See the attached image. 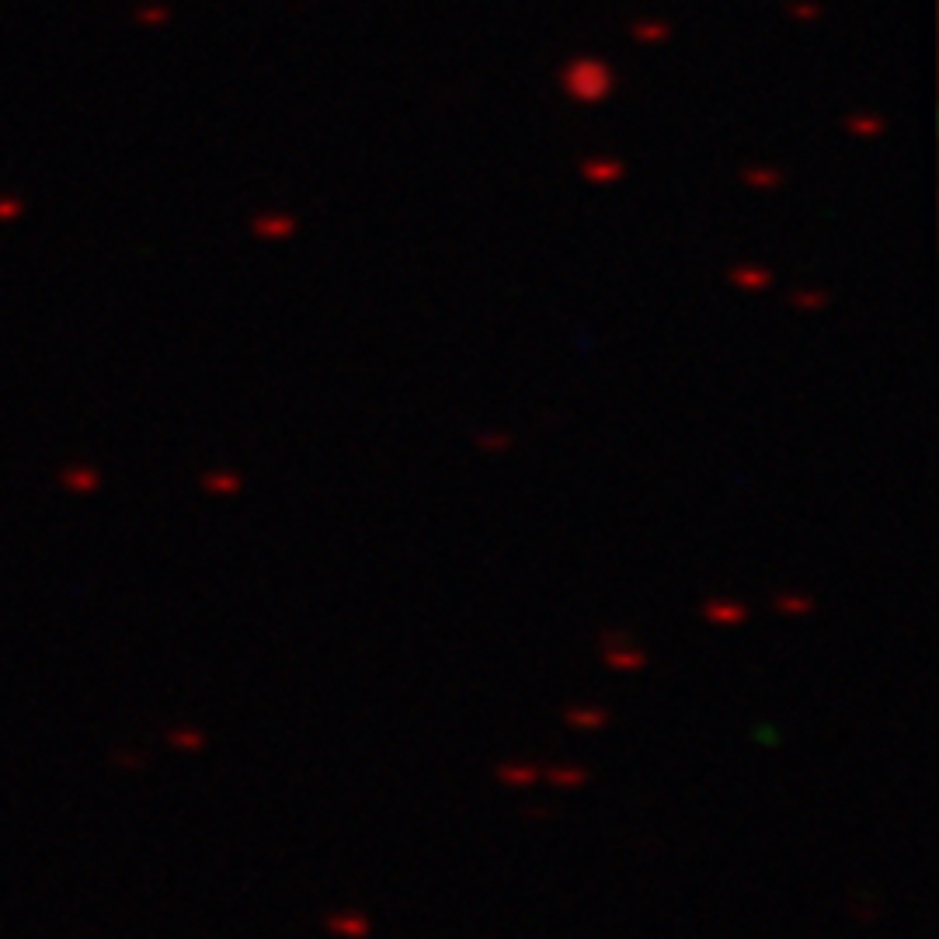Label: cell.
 Segmentation results:
<instances>
[{
    "label": "cell",
    "instance_id": "cell-1",
    "mask_svg": "<svg viewBox=\"0 0 939 939\" xmlns=\"http://www.w3.org/2000/svg\"><path fill=\"white\" fill-rule=\"evenodd\" d=\"M560 84H564L567 98L578 101V105H599L613 94V67L602 60H592V56H581V60H571L560 74Z\"/></svg>",
    "mask_w": 939,
    "mask_h": 939
},
{
    "label": "cell",
    "instance_id": "cell-2",
    "mask_svg": "<svg viewBox=\"0 0 939 939\" xmlns=\"http://www.w3.org/2000/svg\"><path fill=\"white\" fill-rule=\"evenodd\" d=\"M623 174H626V167H623V160H616V157H592L581 164V178L592 181V185H613Z\"/></svg>",
    "mask_w": 939,
    "mask_h": 939
},
{
    "label": "cell",
    "instance_id": "cell-3",
    "mask_svg": "<svg viewBox=\"0 0 939 939\" xmlns=\"http://www.w3.org/2000/svg\"><path fill=\"white\" fill-rule=\"evenodd\" d=\"M703 616L710 623H720V626H738V623L748 620V609L741 606V602H731V599H706Z\"/></svg>",
    "mask_w": 939,
    "mask_h": 939
},
{
    "label": "cell",
    "instance_id": "cell-4",
    "mask_svg": "<svg viewBox=\"0 0 939 939\" xmlns=\"http://www.w3.org/2000/svg\"><path fill=\"white\" fill-rule=\"evenodd\" d=\"M602 658H606V665L616 668V672H640V668L647 665V654L633 644H623V640H620V647L609 644V651L602 654Z\"/></svg>",
    "mask_w": 939,
    "mask_h": 939
},
{
    "label": "cell",
    "instance_id": "cell-5",
    "mask_svg": "<svg viewBox=\"0 0 939 939\" xmlns=\"http://www.w3.org/2000/svg\"><path fill=\"white\" fill-rule=\"evenodd\" d=\"M564 720L578 731H599L602 724H609V713L602 706H567Z\"/></svg>",
    "mask_w": 939,
    "mask_h": 939
},
{
    "label": "cell",
    "instance_id": "cell-6",
    "mask_svg": "<svg viewBox=\"0 0 939 939\" xmlns=\"http://www.w3.org/2000/svg\"><path fill=\"white\" fill-rule=\"evenodd\" d=\"M731 282L738 289H766V286H773V272L769 268H759V265H734L731 268Z\"/></svg>",
    "mask_w": 939,
    "mask_h": 939
},
{
    "label": "cell",
    "instance_id": "cell-7",
    "mask_svg": "<svg viewBox=\"0 0 939 939\" xmlns=\"http://www.w3.org/2000/svg\"><path fill=\"white\" fill-rule=\"evenodd\" d=\"M254 234L268 237V240L293 237L296 234V220H293V216H282V213H268V216H261V220L254 223Z\"/></svg>",
    "mask_w": 939,
    "mask_h": 939
},
{
    "label": "cell",
    "instance_id": "cell-8",
    "mask_svg": "<svg viewBox=\"0 0 939 939\" xmlns=\"http://www.w3.org/2000/svg\"><path fill=\"white\" fill-rule=\"evenodd\" d=\"M327 933L362 939V936H369V922L362 919V915H331V919H327Z\"/></svg>",
    "mask_w": 939,
    "mask_h": 939
},
{
    "label": "cell",
    "instance_id": "cell-9",
    "mask_svg": "<svg viewBox=\"0 0 939 939\" xmlns=\"http://www.w3.org/2000/svg\"><path fill=\"white\" fill-rule=\"evenodd\" d=\"M776 609L786 616H811L814 613V599L811 595H800V592H780L776 595Z\"/></svg>",
    "mask_w": 939,
    "mask_h": 939
},
{
    "label": "cell",
    "instance_id": "cell-10",
    "mask_svg": "<svg viewBox=\"0 0 939 939\" xmlns=\"http://www.w3.org/2000/svg\"><path fill=\"white\" fill-rule=\"evenodd\" d=\"M498 780L508 786H533L540 780V769L536 766H498Z\"/></svg>",
    "mask_w": 939,
    "mask_h": 939
},
{
    "label": "cell",
    "instance_id": "cell-11",
    "mask_svg": "<svg viewBox=\"0 0 939 939\" xmlns=\"http://www.w3.org/2000/svg\"><path fill=\"white\" fill-rule=\"evenodd\" d=\"M741 178H745V185H752V188H776L783 181V174L773 171V167H748Z\"/></svg>",
    "mask_w": 939,
    "mask_h": 939
},
{
    "label": "cell",
    "instance_id": "cell-12",
    "mask_svg": "<svg viewBox=\"0 0 939 939\" xmlns=\"http://www.w3.org/2000/svg\"><path fill=\"white\" fill-rule=\"evenodd\" d=\"M846 129L856 136H877L884 133V119H877V115H849Z\"/></svg>",
    "mask_w": 939,
    "mask_h": 939
},
{
    "label": "cell",
    "instance_id": "cell-13",
    "mask_svg": "<svg viewBox=\"0 0 939 939\" xmlns=\"http://www.w3.org/2000/svg\"><path fill=\"white\" fill-rule=\"evenodd\" d=\"M547 780H550L553 786H585V783H588V773H585V769L557 766V769H547Z\"/></svg>",
    "mask_w": 939,
    "mask_h": 939
},
{
    "label": "cell",
    "instance_id": "cell-14",
    "mask_svg": "<svg viewBox=\"0 0 939 939\" xmlns=\"http://www.w3.org/2000/svg\"><path fill=\"white\" fill-rule=\"evenodd\" d=\"M790 303L797 310H821L828 303V293H818V289H811V293H807V289H797V293H790Z\"/></svg>",
    "mask_w": 939,
    "mask_h": 939
},
{
    "label": "cell",
    "instance_id": "cell-15",
    "mask_svg": "<svg viewBox=\"0 0 939 939\" xmlns=\"http://www.w3.org/2000/svg\"><path fill=\"white\" fill-rule=\"evenodd\" d=\"M477 446L484 449V453H505V449H512V439H508L505 432H480Z\"/></svg>",
    "mask_w": 939,
    "mask_h": 939
},
{
    "label": "cell",
    "instance_id": "cell-16",
    "mask_svg": "<svg viewBox=\"0 0 939 939\" xmlns=\"http://www.w3.org/2000/svg\"><path fill=\"white\" fill-rule=\"evenodd\" d=\"M633 39L661 42V39H668V25H661V21H644V25H633Z\"/></svg>",
    "mask_w": 939,
    "mask_h": 939
}]
</instances>
